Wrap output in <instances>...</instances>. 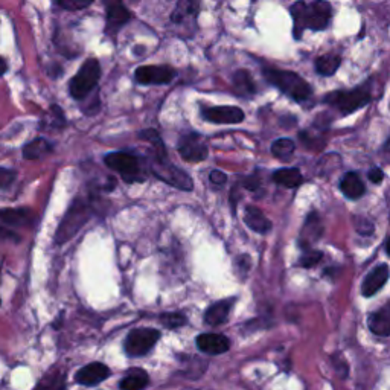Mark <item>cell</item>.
I'll use <instances>...</instances> for the list:
<instances>
[{"mask_svg": "<svg viewBox=\"0 0 390 390\" xmlns=\"http://www.w3.org/2000/svg\"><path fill=\"white\" fill-rule=\"evenodd\" d=\"M340 189L341 193L345 194V197L351 198V200H357V198L363 197L366 190L361 179L358 177V174L355 172L345 174V177L340 181Z\"/></svg>", "mask_w": 390, "mask_h": 390, "instance_id": "23", "label": "cell"}, {"mask_svg": "<svg viewBox=\"0 0 390 390\" xmlns=\"http://www.w3.org/2000/svg\"><path fill=\"white\" fill-rule=\"evenodd\" d=\"M235 304V299H222L220 302H215L204 313V322L211 326H220L226 323L229 319V314L232 311V307Z\"/></svg>", "mask_w": 390, "mask_h": 390, "instance_id": "17", "label": "cell"}, {"mask_svg": "<svg viewBox=\"0 0 390 390\" xmlns=\"http://www.w3.org/2000/svg\"><path fill=\"white\" fill-rule=\"evenodd\" d=\"M368 177H369V180L372 183H381V181H383V179H384V172L381 171L380 168H372L369 171V174H368Z\"/></svg>", "mask_w": 390, "mask_h": 390, "instance_id": "34", "label": "cell"}, {"mask_svg": "<svg viewBox=\"0 0 390 390\" xmlns=\"http://www.w3.org/2000/svg\"><path fill=\"white\" fill-rule=\"evenodd\" d=\"M294 149H296V145H294V142L289 138L277 139L272 143L273 156L281 159V161H289V159L293 156Z\"/></svg>", "mask_w": 390, "mask_h": 390, "instance_id": "28", "label": "cell"}, {"mask_svg": "<svg viewBox=\"0 0 390 390\" xmlns=\"http://www.w3.org/2000/svg\"><path fill=\"white\" fill-rule=\"evenodd\" d=\"M389 276H390V272H389V267L386 264L373 268L372 272L368 276H366V279L363 281V285H361L363 296L371 298L375 293H378L381 289H383L384 284L387 282Z\"/></svg>", "mask_w": 390, "mask_h": 390, "instance_id": "16", "label": "cell"}, {"mask_svg": "<svg viewBox=\"0 0 390 390\" xmlns=\"http://www.w3.org/2000/svg\"><path fill=\"white\" fill-rule=\"evenodd\" d=\"M90 217L92 209L89 203L83 200V198H76V200L70 204L65 218L60 222V227L57 234H55V243L65 244L66 241L72 240V238L78 234V230L90 220Z\"/></svg>", "mask_w": 390, "mask_h": 390, "instance_id": "3", "label": "cell"}, {"mask_svg": "<svg viewBox=\"0 0 390 390\" xmlns=\"http://www.w3.org/2000/svg\"><path fill=\"white\" fill-rule=\"evenodd\" d=\"M273 180L285 188H298L304 183V177L298 168H282L273 174Z\"/></svg>", "mask_w": 390, "mask_h": 390, "instance_id": "26", "label": "cell"}, {"mask_svg": "<svg viewBox=\"0 0 390 390\" xmlns=\"http://www.w3.org/2000/svg\"><path fill=\"white\" fill-rule=\"evenodd\" d=\"M106 8V34L115 37L131 20V13L127 10L124 0H102Z\"/></svg>", "mask_w": 390, "mask_h": 390, "instance_id": "10", "label": "cell"}, {"mask_svg": "<svg viewBox=\"0 0 390 390\" xmlns=\"http://www.w3.org/2000/svg\"><path fill=\"white\" fill-rule=\"evenodd\" d=\"M0 220L8 226L13 227H33L37 222L35 212L26 208H14L0 211Z\"/></svg>", "mask_w": 390, "mask_h": 390, "instance_id": "15", "label": "cell"}, {"mask_svg": "<svg viewBox=\"0 0 390 390\" xmlns=\"http://www.w3.org/2000/svg\"><path fill=\"white\" fill-rule=\"evenodd\" d=\"M341 66V57L334 54H326L314 61V67L317 74L323 76H332Z\"/></svg>", "mask_w": 390, "mask_h": 390, "instance_id": "25", "label": "cell"}, {"mask_svg": "<svg viewBox=\"0 0 390 390\" xmlns=\"http://www.w3.org/2000/svg\"><path fill=\"white\" fill-rule=\"evenodd\" d=\"M161 339V332L153 328L133 330L125 339V352L130 357L147 355Z\"/></svg>", "mask_w": 390, "mask_h": 390, "instance_id": "8", "label": "cell"}, {"mask_svg": "<svg viewBox=\"0 0 390 390\" xmlns=\"http://www.w3.org/2000/svg\"><path fill=\"white\" fill-rule=\"evenodd\" d=\"M101 65L97 58H89L78 69L69 83V93L75 101L86 99L87 95L97 89L101 79Z\"/></svg>", "mask_w": 390, "mask_h": 390, "instance_id": "5", "label": "cell"}, {"mask_svg": "<svg viewBox=\"0 0 390 390\" xmlns=\"http://www.w3.org/2000/svg\"><path fill=\"white\" fill-rule=\"evenodd\" d=\"M17 177L14 170L8 168H0V189H6L11 186V183Z\"/></svg>", "mask_w": 390, "mask_h": 390, "instance_id": "32", "label": "cell"}, {"mask_svg": "<svg viewBox=\"0 0 390 390\" xmlns=\"http://www.w3.org/2000/svg\"><path fill=\"white\" fill-rule=\"evenodd\" d=\"M161 322L168 330L180 328V326L186 325V316L181 313H165L161 316Z\"/></svg>", "mask_w": 390, "mask_h": 390, "instance_id": "29", "label": "cell"}, {"mask_svg": "<svg viewBox=\"0 0 390 390\" xmlns=\"http://www.w3.org/2000/svg\"><path fill=\"white\" fill-rule=\"evenodd\" d=\"M322 259V253L317 250H305V253L302 254L300 258V266L302 267H313L317 262Z\"/></svg>", "mask_w": 390, "mask_h": 390, "instance_id": "31", "label": "cell"}, {"mask_svg": "<svg viewBox=\"0 0 390 390\" xmlns=\"http://www.w3.org/2000/svg\"><path fill=\"white\" fill-rule=\"evenodd\" d=\"M386 250H387V253L390 254V238H389V241H387V244H386Z\"/></svg>", "mask_w": 390, "mask_h": 390, "instance_id": "36", "label": "cell"}, {"mask_svg": "<svg viewBox=\"0 0 390 390\" xmlns=\"http://www.w3.org/2000/svg\"><path fill=\"white\" fill-rule=\"evenodd\" d=\"M110 377V369L102 363H90L79 369L75 375V381L81 386H97Z\"/></svg>", "mask_w": 390, "mask_h": 390, "instance_id": "13", "label": "cell"}, {"mask_svg": "<svg viewBox=\"0 0 390 390\" xmlns=\"http://www.w3.org/2000/svg\"><path fill=\"white\" fill-rule=\"evenodd\" d=\"M195 343L202 352L209 355L225 354L230 348V340L222 334H200Z\"/></svg>", "mask_w": 390, "mask_h": 390, "instance_id": "14", "label": "cell"}, {"mask_svg": "<svg viewBox=\"0 0 390 390\" xmlns=\"http://www.w3.org/2000/svg\"><path fill=\"white\" fill-rule=\"evenodd\" d=\"M200 11V0H179L171 20L176 25H183L186 22H195Z\"/></svg>", "mask_w": 390, "mask_h": 390, "instance_id": "18", "label": "cell"}, {"mask_svg": "<svg viewBox=\"0 0 390 390\" xmlns=\"http://www.w3.org/2000/svg\"><path fill=\"white\" fill-rule=\"evenodd\" d=\"M266 81L279 89L286 97H290L296 102H304L311 97L313 89L304 78L298 75L296 72L282 70L276 67H264L262 69Z\"/></svg>", "mask_w": 390, "mask_h": 390, "instance_id": "2", "label": "cell"}, {"mask_svg": "<svg viewBox=\"0 0 390 390\" xmlns=\"http://www.w3.org/2000/svg\"><path fill=\"white\" fill-rule=\"evenodd\" d=\"M369 330L381 337L390 336V305L369 316Z\"/></svg>", "mask_w": 390, "mask_h": 390, "instance_id": "19", "label": "cell"}, {"mask_svg": "<svg viewBox=\"0 0 390 390\" xmlns=\"http://www.w3.org/2000/svg\"><path fill=\"white\" fill-rule=\"evenodd\" d=\"M244 221L253 232H258V234H267L268 230L272 229V222H270V220L258 208H254V206H247V208H245Z\"/></svg>", "mask_w": 390, "mask_h": 390, "instance_id": "20", "label": "cell"}, {"mask_svg": "<svg viewBox=\"0 0 390 390\" xmlns=\"http://www.w3.org/2000/svg\"><path fill=\"white\" fill-rule=\"evenodd\" d=\"M177 149L183 161L190 163L203 162L208 159L209 154L208 145H206V142L203 140L200 134L197 133H188L185 136H181L179 140Z\"/></svg>", "mask_w": 390, "mask_h": 390, "instance_id": "9", "label": "cell"}, {"mask_svg": "<svg viewBox=\"0 0 390 390\" xmlns=\"http://www.w3.org/2000/svg\"><path fill=\"white\" fill-rule=\"evenodd\" d=\"M290 14L294 22L293 35L299 40L305 29L323 31L328 28L332 19V6L326 0H313L311 3L299 0L291 5Z\"/></svg>", "mask_w": 390, "mask_h": 390, "instance_id": "1", "label": "cell"}, {"mask_svg": "<svg viewBox=\"0 0 390 390\" xmlns=\"http://www.w3.org/2000/svg\"><path fill=\"white\" fill-rule=\"evenodd\" d=\"M151 171L159 180H163L168 185L181 189V190H193L194 181L188 174L177 168L168 161V156H153L151 162Z\"/></svg>", "mask_w": 390, "mask_h": 390, "instance_id": "7", "label": "cell"}, {"mask_svg": "<svg viewBox=\"0 0 390 390\" xmlns=\"http://www.w3.org/2000/svg\"><path fill=\"white\" fill-rule=\"evenodd\" d=\"M177 72L170 66H140L134 72V78L143 86H165L176 78Z\"/></svg>", "mask_w": 390, "mask_h": 390, "instance_id": "11", "label": "cell"}, {"mask_svg": "<svg viewBox=\"0 0 390 390\" xmlns=\"http://www.w3.org/2000/svg\"><path fill=\"white\" fill-rule=\"evenodd\" d=\"M202 116L212 124H240L244 121V111L235 106H218L202 110Z\"/></svg>", "mask_w": 390, "mask_h": 390, "instance_id": "12", "label": "cell"}, {"mask_svg": "<svg viewBox=\"0 0 390 390\" xmlns=\"http://www.w3.org/2000/svg\"><path fill=\"white\" fill-rule=\"evenodd\" d=\"M34 390H66V375L63 372L47 373Z\"/></svg>", "mask_w": 390, "mask_h": 390, "instance_id": "27", "label": "cell"}, {"mask_svg": "<svg viewBox=\"0 0 390 390\" xmlns=\"http://www.w3.org/2000/svg\"><path fill=\"white\" fill-rule=\"evenodd\" d=\"M209 179H211V183H213V185H217V186H222V185H225V183L227 181V176H226V174L218 171V170H213V171L211 172Z\"/></svg>", "mask_w": 390, "mask_h": 390, "instance_id": "33", "label": "cell"}, {"mask_svg": "<svg viewBox=\"0 0 390 390\" xmlns=\"http://www.w3.org/2000/svg\"><path fill=\"white\" fill-rule=\"evenodd\" d=\"M131 2H138V0H131Z\"/></svg>", "mask_w": 390, "mask_h": 390, "instance_id": "37", "label": "cell"}, {"mask_svg": "<svg viewBox=\"0 0 390 390\" xmlns=\"http://www.w3.org/2000/svg\"><path fill=\"white\" fill-rule=\"evenodd\" d=\"M6 70H8V61L3 57H0V76H3L6 74Z\"/></svg>", "mask_w": 390, "mask_h": 390, "instance_id": "35", "label": "cell"}, {"mask_svg": "<svg viewBox=\"0 0 390 390\" xmlns=\"http://www.w3.org/2000/svg\"><path fill=\"white\" fill-rule=\"evenodd\" d=\"M95 0H54L55 5H58L63 10L67 11H79L90 6Z\"/></svg>", "mask_w": 390, "mask_h": 390, "instance_id": "30", "label": "cell"}, {"mask_svg": "<svg viewBox=\"0 0 390 390\" xmlns=\"http://www.w3.org/2000/svg\"><path fill=\"white\" fill-rule=\"evenodd\" d=\"M372 101V95L366 84L352 90H336L325 95L323 102L339 110L341 115H351L354 111L366 107Z\"/></svg>", "mask_w": 390, "mask_h": 390, "instance_id": "4", "label": "cell"}, {"mask_svg": "<svg viewBox=\"0 0 390 390\" xmlns=\"http://www.w3.org/2000/svg\"><path fill=\"white\" fill-rule=\"evenodd\" d=\"M232 84L235 92L244 98H250L257 93V84H254L252 75L247 70H236L232 78Z\"/></svg>", "mask_w": 390, "mask_h": 390, "instance_id": "21", "label": "cell"}, {"mask_svg": "<svg viewBox=\"0 0 390 390\" xmlns=\"http://www.w3.org/2000/svg\"><path fill=\"white\" fill-rule=\"evenodd\" d=\"M149 383L148 373L143 369H130L121 381L122 390H143Z\"/></svg>", "mask_w": 390, "mask_h": 390, "instance_id": "24", "label": "cell"}, {"mask_svg": "<svg viewBox=\"0 0 390 390\" xmlns=\"http://www.w3.org/2000/svg\"><path fill=\"white\" fill-rule=\"evenodd\" d=\"M104 162L110 170L116 171L127 183L143 181L147 179V172L138 156L124 151H115L104 157Z\"/></svg>", "mask_w": 390, "mask_h": 390, "instance_id": "6", "label": "cell"}, {"mask_svg": "<svg viewBox=\"0 0 390 390\" xmlns=\"http://www.w3.org/2000/svg\"><path fill=\"white\" fill-rule=\"evenodd\" d=\"M52 151L54 147L49 140H46L43 138H37L23 147V157L28 159V161H38V159L49 156Z\"/></svg>", "mask_w": 390, "mask_h": 390, "instance_id": "22", "label": "cell"}]
</instances>
